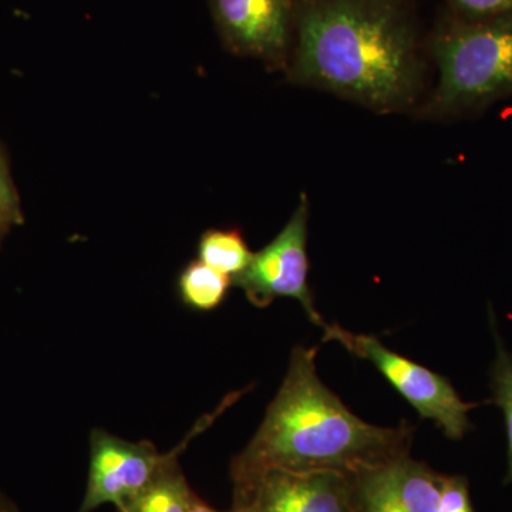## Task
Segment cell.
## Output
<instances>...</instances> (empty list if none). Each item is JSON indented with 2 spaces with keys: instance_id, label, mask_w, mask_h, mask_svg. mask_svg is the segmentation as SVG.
Here are the masks:
<instances>
[{
  "instance_id": "obj_1",
  "label": "cell",
  "mask_w": 512,
  "mask_h": 512,
  "mask_svg": "<svg viewBox=\"0 0 512 512\" xmlns=\"http://www.w3.org/2000/svg\"><path fill=\"white\" fill-rule=\"evenodd\" d=\"M291 79L376 113L419 99L421 62L409 22L392 0H305Z\"/></svg>"
},
{
  "instance_id": "obj_2",
  "label": "cell",
  "mask_w": 512,
  "mask_h": 512,
  "mask_svg": "<svg viewBox=\"0 0 512 512\" xmlns=\"http://www.w3.org/2000/svg\"><path fill=\"white\" fill-rule=\"evenodd\" d=\"M316 348L296 346L261 426L232 460V484L269 470L335 471L355 477L409 456L412 427H379L355 416L319 379Z\"/></svg>"
},
{
  "instance_id": "obj_3",
  "label": "cell",
  "mask_w": 512,
  "mask_h": 512,
  "mask_svg": "<svg viewBox=\"0 0 512 512\" xmlns=\"http://www.w3.org/2000/svg\"><path fill=\"white\" fill-rule=\"evenodd\" d=\"M439 82L423 113L447 117L512 93V13L456 25L434 42Z\"/></svg>"
},
{
  "instance_id": "obj_4",
  "label": "cell",
  "mask_w": 512,
  "mask_h": 512,
  "mask_svg": "<svg viewBox=\"0 0 512 512\" xmlns=\"http://www.w3.org/2000/svg\"><path fill=\"white\" fill-rule=\"evenodd\" d=\"M238 394L227 397L220 409L202 417L188 431L183 443L170 453H160L151 441H127L113 436L103 429H94L90 434V463L86 493L77 512H93L101 505L111 504L121 512L138 493L144 490L161 468L181 456L188 444L198 434L214 423L229 404L234 403Z\"/></svg>"
},
{
  "instance_id": "obj_5",
  "label": "cell",
  "mask_w": 512,
  "mask_h": 512,
  "mask_svg": "<svg viewBox=\"0 0 512 512\" xmlns=\"http://www.w3.org/2000/svg\"><path fill=\"white\" fill-rule=\"evenodd\" d=\"M323 330L325 342L335 340L352 355L369 360L420 417L433 420L448 439H463L471 429L468 413L480 404L464 402L446 377L400 356L373 336L356 335L338 325Z\"/></svg>"
},
{
  "instance_id": "obj_6",
  "label": "cell",
  "mask_w": 512,
  "mask_h": 512,
  "mask_svg": "<svg viewBox=\"0 0 512 512\" xmlns=\"http://www.w3.org/2000/svg\"><path fill=\"white\" fill-rule=\"evenodd\" d=\"M308 222V195L302 194L291 220L274 241L255 252L251 264L232 279V285L241 288L256 308H268L278 298L295 299L308 318L325 329L328 325L315 309L308 284Z\"/></svg>"
},
{
  "instance_id": "obj_7",
  "label": "cell",
  "mask_w": 512,
  "mask_h": 512,
  "mask_svg": "<svg viewBox=\"0 0 512 512\" xmlns=\"http://www.w3.org/2000/svg\"><path fill=\"white\" fill-rule=\"evenodd\" d=\"M232 508L248 512H357L352 480L335 471H265L234 484Z\"/></svg>"
},
{
  "instance_id": "obj_8",
  "label": "cell",
  "mask_w": 512,
  "mask_h": 512,
  "mask_svg": "<svg viewBox=\"0 0 512 512\" xmlns=\"http://www.w3.org/2000/svg\"><path fill=\"white\" fill-rule=\"evenodd\" d=\"M218 32L235 55L279 67L288 55L292 0H210Z\"/></svg>"
},
{
  "instance_id": "obj_9",
  "label": "cell",
  "mask_w": 512,
  "mask_h": 512,
  "mask_svg": "<svg viewBox=\"0 0 512 512\" xmlns=\"http://www.w3.org/2000/svg\"><path fill=\"white\" fill-rule=\"evenodd\" d=\"M443 476L410 454L357 474V512H439Z\"/></svg>"
},
{
  "instance_id": "obj_10",
  "label": "cell",
  "mask_w": 512,
  "mask_h": 512,
  "mask_svg": "<svg viewBox=\"0 0 512 512\" xmlns=\"http://www.w3.org/2000/svg\"><path fill=\"white\" fill-rule=\"evenodd\" d=\"M178 460L180 456L168 461L121 512H191L198 495L191 490Z\"/></svg>"
},
{
  "instance_id": "obj_11",
  "label": "cell",
  "mask_w": 512,
  "mask_h": 512,
  "mask_svg": "<svg viewBox=\"0 0 512 512\" xmlns=\"http://www.w3.org/2000/svg\"><path fill=\"white\" fill-rule=\"evenodd\" d=\"M232 279L204 262L192 261L178 278L181 301L194 311L211 312L227 298Z\"/></svg>"
},
{
  "instance_id": "obj_12",
  "label": "cell",
  "mask_w": 512,
  "mask_h": 512,
  "mask_svg": "<svg viewBox=\"0 0 512 512\" xmlns=\"http://www.w3.org/2000/svg\"><path fill=\"white\" fill-rule=\"evenodd\" d=\"M252 256L239 229H210L198 242L200 261L231 279L248 268Z\"/></svg>"
},
{
  "instance_id": "obj_13",
  "label": "cell",
  "mask_w": 512,
  "mask_h": 512,
  "mask_svg": "<svg viewBox=\"0 0 512 512\" xmlns=\"http://www.w3.org/2000/svg\"><path fill=\"white\" fill-rule=\"evenodd\" d=\"M497 356L491 366V390L494 403L503 410L508 439V473L505 484L512 483V353L505 349L503 340L493 328Z\"/></svg>"
},
{
  "instance_id": "obj_14",
  "label": "cell",
  "mask_w": 512,
  "mask_h": 512,
  "mask_svg": "<svg viewBox=\"0 0 512 512\" xmlns=\"http://www.w3.org/2000/svg\"><path fill=\"white\" fill-rule=\"evenodd\" d=\"M23 222H25V215H23L22 202L13 183L8 161L0 148V225L10 229L22 225Z\"/></svg>"
},
{
  "instance_id": "obj_15",
  "label": "cell",
  "mask_w": 512,
  "mask_h": 512,
  "mask_svg": "<svg viewBox=\"0 0 512 512\" xmlns=\"http://www.w3.org/2000/svg\"><path fill=\"white\" fill-rule=\"evenodd\" d=\"M439 512H474L467 478L443 476Z\"/></svg>"
},
{
  "instance_id": "obj_16",
  "label": "cell",
  "mask_w": 512,
  "mask_h": 512,
  "mask_svg": "<svg viewBox=\"0 0 512 512\" xmlns=\"http://www.w3.org/2000/svg\"><path fill=\"white\" fill-rule=\"evenodd\" d=\"M450 3L466 15L476 18H494L512 13V0H450Z\"/></svg>"
},
{
  "instance_id": "obj_17",
  "label": "cell",
  "mask_w": 512,
  "mask_h": 512,
  "mask_svg": "<svg viewBox=\"0 0 512 512\" xmlns=\"http://www.w3.org/2000/svg\"><path fill=\"white\" fill-rule=\"evenodd\" d=\"M191 512H224V511H218L215 510V508L210 507L205 501H202L200 497L195 500L194 507H192ZM227 512H248V511H241V510H235V508H232L231 511Z\"/></svg>"
},
{
  "instance_id": "obj_18",
  "label": "cell",
  "mask_w": 512,
  "mask_h": 512,
  "mask_svg": "<svg viewBox=\"0 0 512 512\" xmlns=\"http://www.w3.org/2000/svg\"><path fill=\"white\" fill-rule=\"evenodd\" d=\"M0 512H19V511L16 510L15 505L10 503L9 500H6L5 497H2V495H0Z\"/></svg>"
},
{
  "instance_id": "obj_19",
  "label": "cell",
  "mask_w": 512,
  "mask_h": 512,
  "mask_svg": "<svg viewBox=\"0 0 512 512\" xmlns=\"http://www.w3.org/2000/svg\"><path fill=\"white\" fill-rule=\"evenodd\" d=\"M9 229H6L3 227V225H0V241H2V238L5 237L6 232H8Z\"/></svg>"
}]
</instances>
